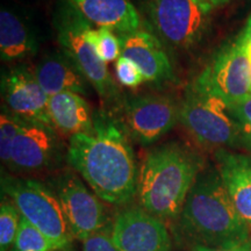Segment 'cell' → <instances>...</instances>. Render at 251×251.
Here are the masks:
<instances>
[{"instance_id":"cell-1","label":"cell","mask_w":251,"mask_h":251,"mask_svg":"<svg viewBox=\"0 0 251 251\" xmlns=\"http://www.w3.org/2000/svg\"><path fill=\"white\" fill-rule=\"evenodd\" d=\"M120 119L94 114L93 129L70 137L68 162L103 202L125 206L137 196L140 168Z\"/></svg>"},{"instance_id":"cell-2","label":"cell","mask_w":251,"mask_h":251,"mask_svg":"<svg viewBox=\"0 0 251 251\" xmlns=\"http://www.w3.org/2000/svg\"><path fill=\"white\" fill-rule=\"evenodd\" d=\"M205 165L196 150L180 142H168L150 150L140 166L139 206L164 222L177 221Z\"/></svg>"},{"instance_id":"cell-3","label":"cell","mask_w":251,"mask_h":251,"mask_svg":"<svg viewBox=\"0 0 251 251\" xmlns=\"http://www.w3.org/2000/svg\"><path fill=\"white\" fill-rule=\"evenodd\" d=\"M180 233L194 244L222 247L251 241V233L231 202L215 165H205L177 220Z\"/></svg>"},{"instance_id":"cell-4","label":"cell","mask_w":251,"mask_h":251,"mask_svg":"<svg viewBox=\"0 0 251 251\" xmlns=\"http://www.w3.org/2000/svg\"><path fill=\"white\" fill-rule=\"evenodd\" d=\"M179 122L190 136L206 149L214 151L240 147L250 149L230 106L197 89L193 84L187 87L180 101Z\"/></svg>"},{"instance_id":"cell-5","label":"cell","mask_w":251,"mask_h":251,"mask_svg":"<svg viewBox=\"0 0 251 251\" xmlns=\"http://www.w3.org/2000/svg\"><path fill=\"white\" fill-rule=\"evenodd\" d=\"M52 25L61 51L79 69L102 101L109 103L119 99L120 91L107 64L97 54L87 35L94 25L67 0L56 6Z\"/></svg>"},{"instance_id":"cell-6","label":"cell","mask_w":251,"mask_h":251,"mask_svg":"<svg viewBox=\"0 0 251 251\" xmlns=\"http://www.w3.org/2000/svg\"><path fill=\"white\" fill-rule=\"evenodd\" d=\"M1 193L13 201L23 218L45 234L59 250L72 242L74 236L64 211L49 185L31 178L2 175Z\"/></svg>"},{"instance_id":"cell-7","label":"cell","mask_w":251,"mask_h":251,"mask_svg":"<svg viewBox=\"0 0 251 251\" xmlns=\"http://www.w3.org/2000/svg\"><path fill=\"white\" fill-rule=\"evenodd\" d=\"M213 8L202 0H147L146 13L162 42L176 49H191L208 29Z\"/></svg>"},{"instance_id":"cell-8","label":"cell","mask_w":251,"mask_h":251,"mask_svg":"<svg viewBox=\"0 0 251 251\" xmlns=\"http://www.w3.org/2000/svg\"><path fill=\"white\" fill-rule=\"evenodd\" d=\"M61 202L75 240L83 242L112 226L103 201L84 183L75 170H65L50 181Z\"/></svg>"},{"instance_id":"cell-9","label":"cell","mask_w":251,"mask_h":251,"mask_svg":"<svg viewBox=\"0 0 251 251\" xmlns=\"http://www.w3.org/2000/svg\"><path fill=\"white\" fill-rule=\"evenodd\" d=\"M192 84L229 106L251 97V65L240 40L222 46Z\"/></svg>"},{"instance_id":"cell-10","label":"cell","mask_w":251,"mask_h":251,"mask_svg":"<svg viewBox=\"0 0 251 251\" xmlns=\"http://www.w3.org/2000/svg\"><path fill=\"white\" fill-rule=\"evenodd\" d=\"M180 102L165 94H143L126 98L122 124L131 141L149 146L162 139L179 122Z\"/></svg>"},{"instance_id":"cell-11","label":"cell","mask_w":251,"mask_h":251,"mask_svg":"<svg viewBox=\"0 0 251 251\" xmlns=\"http://www.w3.org/2000/svg\"><path fill=\"white\" fill-rule=\"evenodd\" d=\"M112 240L119 251H171L165 222L140 206H128L112 220Z\"/></svg>"},{"instance_id":"cell-12","label":"cell","mask_w":251,"mask_h":251,"mask_svg":"<svg viewBox=\"0 0 251 251\" xmlns=\"http://www.w3.org/2000/svg\"><path fill=\"white\" fill-rule=\"evenodd\" d=\"M58 136V131L51 126L26 121L14 141L7 169L17 174L51 169L62 155Z\"/></svg>"},{"instance_id":"cell-13","label":"cell","mask_w":251,"mask_h":251,"mask_svg":"<svg viewBox=\"0 0 251 251\" xmlns=\"http://www.w3.org/2000/svg\"><path fill=\"white\" fill-rule=\"evenodd\" d=\"M1 98L5 108L30 122L51 126L48 111V94L37 80L33 68L20 64L1 76Z\"/></svg>"},{"instance_id":"cell-14","label":"cell","mask_w":251,"mask_h":251,"mask_svg":"<svg viewBox=\"0 0 251 251\" xmlns=\"http://www.w3.org/2000/svg\"><path fill=\"white\" fill-rule=\"evenodd\" d=\"M121 56L129 58L150 84L175 81V70L162 40L151 31L140 29L127 34H120Z\"/></svg>"},{"instance_id":"cell-15","label":"cell","mask_w":251,"mask_h":251,"mask_svg":"<svg viewBox=\"0 0 251 251\" xmlns=\"http://www.w3.org/2000/svg\"><path fill=\"white\" fill-rule=\"evenodd\" d=\"M214 159L231 202L251 233V157L220 149L214 151Z\"/></svg>"},{"instance_id":"cell-16","label":"cell","mask_w":251,"mask_h":251,"mask_svg":"<svg viewBox=\"0 0 251 251\" xmlns=\"http://www.w3.org/2000/svg\"><path fill=\"white\" fill-rule=\"evenodd\" d=\"M96 27H107L119 34L137 30L140 12L131 0H67Z\"/></svg>"},{"instance_id":"cell-17","label":"cell","mask_w":251,"mask_h":251,"mask_svg":"<svg viewBox=\"0 0 251 251\" xmlns=\"http://www.w3.org/2000/svg\"><path fill=\"white\" fill-rule=\"evenodd\" d=\"M34 72L48 97L62 92L89 94V80L62 51L46 55L35 65Z\"/></svg>"},{"instance_id":"cell-18","label":"cell","mask_w":251,"mask_h":251,"mask_svg":"<svg viewBox=\"0 0 251 251\" xmlns=\"http://www.w3.org/2000/svg\"><path fill=\"white\" fill-rule=\"evenodd\" d=\"M48 111L52 127L69 137L93 129L94 114L80 94L62 92L49 97Z\"/></svg>"},{"instance_id":"cell-19","label":"cell","mask_w":251,"mask_h":251,"mask_svg":"<svg viewBox=\"0 0 251 251\" xmlns=\"http://www.w3.org/2000/svg\"><path fill=\"white\" fill-rule=\"evenodd\" d=\"M39 50L31 27L14 9L2 6L0 11V57L1 61H25Z\"/></svg>"},{"instance_id":"cell-20","label":"cell","mask_w":251,"mask_h":251,"mask_svg":"<svg viewBox=\"0 0 251 251\" xmlns=\"http://www.w3.org/2000/svg\"><path fill=\"white\" fill-rule=\"evenodd\" d=\"M58 247L52 243L45 234L29 224L21 216L17 236L11 251H58Z\"/></svg>"},{"instance_id":"cell-21","label":"cell","mask_w":251,"mask_h":251,"mask_svg":"<svg viewBox=\"0 0 251 251\" xmlns=\"http://www.w3.org/2000/svg\"><path fill=\"white\" fill-rule=\"evenodd\" d=\"M89 39L97 54L106 64L115 62L121 56V39L115 35L114 30L107 27L92 26L89 29Z\"/></svg>"},{"instance_id":"cell-22","label":"cell","mask_w":251,"mask_h":251,"mask_svg":"<svg viewBox=\"0 0 251 251\" xmlns=\"http://www.w3.org/2000/svg\"><path fill=\"white\" fill-rule=\"evenodd\" d=\"M21 214L13 201L7 197H1L0 205V251L11 250L17 236Z\"/></svg>"},{"instance_id":"cell-23","label":"cell","mask_w":251,"mask_h":251,"mask_svg":"<svg viewBox=\"0 0 251 251\" xmlns=\"http://www.w3.org/2000/svg\"><path fill=\"white\" fill-rule=\"evenodd\" d=\"M26 120L2 107L0 114V158L2 165L7 168L11 162L12 149L19 131L21 130Z\"/></svg>"},{"instance_id":"cell-24","label":"cell","mask_w":251,"mask_h":251,"mask_svg":"<svg viewBox=\"0 0 251 251\" xmlns=\"http://www.w3.org/2000/svg\"><path fill=\"white\" fill-rule=\"evenodd\" d=\"M115 76L121 85L129 89H135L144 83V76L140 68L129 58L120 56V58L115 62Z\"/></svg>"},{"instance_id":"cell-25","label":"cell","mask_w":251,"mask_h":251,"mask_svg":"<svg viewBox=\"0 0 251 251\" xmlns=\"http://www.w3.org/2000/svg\"><path fill=\"white\" fill-rule=\"evenodd\" d=\"M112 226L83 241V251H119L111 235Z\"/></svg>"},{"instance_id":"cell-26","label":"cell","mask_w":251,"mask_h":251,"mask_svg":"<svg viewBox=\"0 0 251 251\" xmlns=\"http://www.w3.org/2000/svg\"><path fill=\"white\" fill-rule=\"evenodd\" d=\"M230 108L242 128L251 149V97L230 105Z\"/></svg>"},{"instance_id":"cell-27","label":"cell","mask_w":251,"mask_h":251,"mask_svg":"<svg viewBox=\"0 0 251 251\" xmlns=\"http://www.w3.org/2000/svg\"><path fill=\"white\" fill-rule=\"evenodd\" d=\"M190 251H251V241L222 247H209L202 246V244H194Z\"/></svg>"},{"instance_id":"cell-28","label":"cell","mask_w":251,"mask_h":251,"mask_svg":"<svg viewBox=\"0 0 251 251\" xmlns=\"http://www.w3.org/2000/svg\"><path fill=\"white\" fill-rule=\"evenodd\" d=\"M237 37L240 40L241 45L243 46V48L248 51H251V13L247 20L246 27L243 28V30L241 31V34Z\"/></svg>"},{"instance_id":"cell-29","label":"cell","mask_w":251,"mask_h":251,"mask_svg":"<svg viewBox=\"0 0 251 251\" xmlns=\"http://www.w3.org/2000/svg\"><path fill=\"white\" fill-rule=\"evenodd\" d=\"M202 1L206 2L207 5H209L213 9H214V8L221 7V6L227 5L230 0H202Z\"/></svg>"},{"instance_id":"cell-30","label":"cell","mask_w":251,"mask_h":251,"mask_svg":"<svg viewBox=\"0 0 251 251\" xmlns=\"http://www.w3.org/2000/svg\"><path fill=\"white\" fill-rule=\"evenodd\" d=\"M248 58H249V62H250V65H251V57H248Z\"/></svg>"},{"instance_id":"cell-31","label":"cell","mask_w":251,"mask_h":251,"mask_svg":"<svg viewBox=\"0 0 251 251\" xmlns=\"http://www.w3.org/2000/svg\"><path fill=\"white\" fill-rule=\"evenodd\" d=\"M58 251H59V250H58Z\"/></svg>"}]
</instances>
